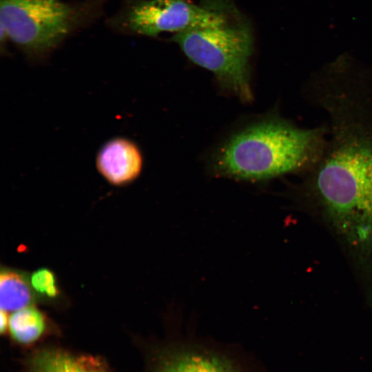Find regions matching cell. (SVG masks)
Here are the masks:
<instances>
[{"mask_svg": "<svg viewBox=\"0 0 372 372\" xmlns=\"http://www.w3.org/2000/svg\"><path fill=\"white\" fill-rule=\"evenodd\" d=\"M303 96L327 116L322 155L298 188L355 248L372 246V68L347 55L313 73Z\"/></svg>", "mask_w": 372, "mask_h": 372, "instance_id": "1", "label": "cell"}, {"mask_svg": "<svg viewBox=\"0 0 372 372\" xmlns=\"http://www.w3.org/2000/svg\"><path fill=\"white\" fill-rule=\"evenodd\" d=\"M327 133L326 124L302 127L271 115L232 136L216 153L213 168L218 175L241 180L302 176L320 159Z\"/></svg>", "mask_w": 372, "mask_h": 372, "instance_id": "2", "label": "cell"}, {"mask_svg": "<svg viewBox=\"0 0 372 372\" xmlns=\"http://www.w3.org/2000/svg\"><path fill=\"white\" fill-rule=\"evenodd\" d=\"M172 40L195 64L211 72L244 102L252 99L249 60L253 36L247 24L229 23L175 34Z\"/></svg>", "mask_w": 372, "mask_h": 372, "instance_id": "3", "label": "cell"}, {"mask_svg": "<svg viewBox=\"0 0 372 372\" xmlns=\"http://www.w3.org/2000/svg\"><path fill=\"white\" fill-rule=\"evenodd\" d=\"M76 8L60 0H0L1 28L32 54L54 48L79 19Z\"/></svg>", "mask_w": 372, "mask_h": 372, "instance_id": "4", "label": "cell"}, {"mask_svg": "<svg viewBox=\"0 0 372 372\" xmlns=\"http://www.w3.org/2000/svg\"><path fill=\"white\" fill-rule=\"evenodd\" d=\"M127 29L155 37L218 26L228 22L221 10L200 6L186 0H139L126 7L120 16Z\"/></svg>", "mask_w": 372, "mask_h": 372, "instance_id": "5", "label": "cell"}, {"mask_svg": "<svg viewBox=\"0 0 372 372\" xmlns=\"http://www.w3.org/2000/svg\"><path fill=\"white\" fill-rule=\"evenodd\" d=\"M143 165L142 152L129 138L116 136L98 150L95 166L100 176L115 187H125L138 178Z\"/></svg>", "mask_w": 372, "mask_h": 372, "instance_id": "6", "label": "cell"}, {"mask_svg": "<svg viewBox=\"0 0 372 372\" xmlns=\"http://www.w3.org/2000/svg\"><path fill=\"white\" fill-rule=\"evenodd\" d=\"M151 372H241L227 357L203 348L180 347L166 350Z\"/></svg>", "mask_w": 372, "mask_h": 372, "instance_id": "7", "label": "cell"}, {"mask_svg": "<svg viewBox=\"0 0 372 372\" xmlns=\"http://www.w3.org/2000/svg\"><path fill=\"white\" fill-rule=\"evenodd\" d=\"M26 372H110L99 358L55 347L35 351L28 358Z\"/></svg>", "mask_w": 372, "mask_h": 372, "instance_id": "8", "label": "cell"}, {"mask_svg": "<svg viewBox=\"0 0 372 372\" xmlns=\"http://www.w3.org/2000/svg\"><path fill=\"white\" fill-rule=\"evenodd\" d=\"M8 331L11 339L21 346H30L43 339L50 331V321L41 310L28 306L9 317Z\"/></svg>", "mask_w": 372, "mask_h": 372, "instance_id": "9", "label": "cell"}, {"mask_svg": "<svg viewBox=\"0 0 372 372\" xmlns=\"http://www.w3.org/2000/svg\"><path fill=\"white\" fill-rule=\"evenodd\" d=\"M38 297L30 282L29 276L23 271L5 267L0 274L1 309L6 312L31 306Z\"/></svg>", "mask_w": 372, "mask_h": 372, "instance_id": "10", "label": "cell"}, {"mask_svg": "<svg viewBox=\"0 0 372 372\" xmlns=\"http://www.w3.org/2000/svg\"><path fill=\"white\" fill-rule=\"evenodd\" d=\"M30 285L39 300L54 301L60 296L54 273L45 267L34 271L30 276Z\"/></svg>", "mask_w": 372, "mask_h": 372, "instance_id": "11", "label": "cell"}, {"mask_svg": "<svg viewBox=\"0 0 372 372\" xmlns=\"http://www.w3.org/2000/svg\"><path fill=\"white\" fill-rule=\"evenodd\" d=\"M8 321L9 318L8 317L7 312L1 309L0 330L1 333L7 331Z\"/></svg>", "mask_w": 372, "mask_h": 372, "instance_id": "12", "label": "cell"}]
</instances>
